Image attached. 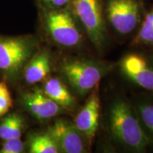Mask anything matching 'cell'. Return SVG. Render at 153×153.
Instances as JSON below:
<instances>
[{
    "label": "cell",
    "mask_w": 153,
    "mask_h": 153,
    "mask_svg": "<svg viewBox=\"0 0 153 153\" xmlns=\"http://www.w3.org/2000/svg\"><path fill=\"white\" fill-rule=\"evenodd\" d=\"M26 123L22 114L17 112L7 114L0 120V139L3 141L22 137Z\"/></svg>",
    "instance_id": "13"
},
{
    "label": "cell",
    "mask_w": 153,
    "mask_h": 153,
    "mask_svg": "<svg viewBox=\"0 0 153 153\" xmlns=\"http://www.w3.org/2000/svg\"><path fill=\"white\" fill-rule=\"evenodd\" d=\"M13 106V100L7 82H0V117L9 112Z\"/></svg>",
    "instance_id": "17"
},
{
    "label": "cell",
    "mask_w": 153,
    "mask_h": 153,
    "mask_svg": "<svg viewBox=\"0 0 153 153\" xmlns=\"http://www.w3.org/2000/svg\"><path fill=\"white\" fill-rule=\"evenodd\" d=\"M38 8L58 9L70 7L72 0H36Z\"/></svg>",
    "instance_id": "19"
},
{
    "label": "cell",
    "mask_w": 153,
    "mask_h": 153,
    "mask_svg": "<svg viewBox=\"0 0 153 153\" xmlns=\"http://www.w3.org/2000/svg\"><path fill=\"white\" fill-rule=\"evenodd\" d=\"M41 87L44 93L68 111H73L78 107L75 97L68 89L65 83L57 76H48Z\"/></svg>",
    "instance_id": "12"
},
{
    "label": "cell",
    "mask_w": 153,
    "mask_h": 153,
    "mask_svg": "<svg viewBox=\"0 0 153 153\" xmlns=\"http://www.w3.org/2000/svg\"><path fill=\"white\" fill-rule=\"evenodd\" d=\"M133 44L153 48V7L145 14Z\"/></svg>",
    "instance_id": "16"
},
{
    "label": "cell",
    "mask_w": 153,
    "mask_h": 153,
    "mask_svg": "<svg viewBox=\"0 0 153 153\" xmlns=\"http://www.w3.org/2000/svg\"><path fill=\"white\" fill-rule=\"evenodd\" d=\"M40 48L39 38L35 35L0 34V74L6 81H18L25 66Z\"/></svg>",
    "instance_id": "2"
},
{
    "label": "cell",
    "mask_w": 153,
    "mask_h": 153,
    "mask_svg": "<svg viewBox=\"0 0 153 153\" xmlns=\"http://www.w3.org/2000/svg\"><path fill=\"white\" fill-rule=\"evenodd\" d=\"M26 145L21 137H15L4 141L0 148V153H22L24 152Z\"/></svg>",
    "instance_id": "18"
},
{
    "label": "cell",
    "mask_w": 153,
    "mask_h": 153,
    "mask_svg": "<svg viewBox=\"0 0 153 153\" xmlns=\"http://www.w3.org/2000/svg\"><path fill=\"white\" fill-rule=\"evenodd\" d=\"M104 11L111 27L121 35L132 33L140 22L138 0H106Z\"/></svg>",
    "instance_id": "6"
},
{
    "label": "cell",
    "mask_w": 153,
    "mask_h": 153,
    "mask_svg": "<svg viewBox=\"0 0 153 153\" xmlns=\"http://www.w3.org/2000/svg\"><path fill=\"white\" fill-rule=\"evenodd\" d=\"M38 20L44 35L57 46L74 49L82 45L84 30L70 7L38 8Z\"/></svg>",
    "instance_id": "3"
},
{
    "label": "cell",
    "mask_w": 153,
    "mask_h": 153,
    "mask_svg": "<svg viewBox=\"0 0 153 153\" xmlns=\"http://www.w3.org/2000/svg\"><path fill=\"white\" fill-rule=\"evenodd\" d=\"M53 69V57L51 51L43 47L34 55L25 66L22 78L26 85L42 83L50 76Z\"/></svg>",
    "instance_id": "11"
},
{
    "label": "cell",
    "mask_w": 153,
    "mask_h": 153,
    "mask_svg": "<svg viewBox=\"0 0 153 153\" xmlns=\"http://www.w3.org/2000/svg\"><path fill=\"white\" fill-rule=\"evenodd\" d=\"M47 131L54 139L60 152H87V141L74 123L64 118H57L48 126Z\"/></svg>",
    "instance_id": "8"
},
{
    "label": "cell",
    "mask_w": 153,
    "mask_h": 153,
    "mask_svg": "<svg viewBox=\"0 0 153 153\" xmlns=\"http://www.w3.org/2000/svg\"><path fill=\"white\" fill-rule=\"evenodd\" d=\"M28 150L30 153H58V147L47 131L36 133L28 137Z\"/></svg>",
    "instance_id": "14"
},
{
    "label": "cell",
    "mask_w": 153,
    "mask_h": 153,
    "mask_svg": "<svg viewBox=\"0 0 153 153\" xmlns=\"http://www.w3.org/2000/svg\"><path fill=\"white\" fill-rule=\"evenodd\" d=\"M23 107L33 117L40 121L51 120L68 112L45 94L41 87H35L21 93Z\"/></svg>",
    "instance_id": "7"
},
{
    "label": "cell",
    "mask_w": 153,
    "mask_h": 153,
    "mask_svg": "<svg viewBox=\"0 0 153 153\" xmlns=\"http://www.w3.org/2000/svg\"><path fill=\"white\" fill-rule=\"evenodd\" d=\"M114 68V63L106 61L68 58L61 62L59 72L72 90L83 97L97 87Z\"/></svg>",
    "instance_id": "4"
},
{
    "label": "cell",
    "mask_w": 153,
    "mask_h": 153,
    "mask_svg": "<svg viewBox=\"0 0 153 153\" xmlns=\"http://www.w3.org/2000/svg\"><path fill=\"white\" fill-rule=\"evenodd\" d=\"M135 108L145 133L153 143V100H140L135 104Z\"/></svg>",
    "instance_id": "15"
},
{
    "label": "cell",
    "mask_w": 153,
    "mask_h": 153,
    "mask_svg": "<svg viewBox=\"0 0 153 153\" xmlns=\"http://www.w3.org/2000/svg\"><path fill=\"white\" fill-rule=\"evenodd\" d=\"M70 9L95 48L102 51L107 41L102 0H72Z\"/></svg>",
    "instance_id": "5"
},
{
    "label": "cell",
    "mask_w": 153,
    "mask_h": 153,
    "mask_svg": "<svg viewBox=\"0 0 153 153\" xmlns=\"http://www.w3.org/2000/svg\"><path fill=\"white\" fill-rule=\"evenodd\" d=\"M100 99L97 89L92 91L83 107L78 111L74 124L89 145H91L99 128Z\"/></svg>",
    "instance_id": "10"
},
{
    "label": "cell",
    "mask_w": 153,
    "mask_h": 153,
    "mask_svg": "<svg viewBox=\"0 0 153 153\" xmlns=\"http://www.w3.org/2000/svg\"><path fill=\"white\" fill-rule=\"evenodd\" d=\"M108 126L115 140L124 148L135 152H143L150 144L143 129L135 106L126 99L113 101L108 112Z\"/></svg>",
    "instance_id": "1"
},
{
    "label": "cell",
    "mask_w": 153,
    "mask_h": 153,
    "mask_svg": "<svg viewBox=\"0 0 153 153\" xmlns=\"http://www.w3.org/2000/svg\"><path fill=\"white\" fill-rule=\"evenodd\" d=\"M120 70L126 77L143 89L153 93V62L137 53H130L120 61Z\"/></svg>",
    "instance_id": "9"
}]
</instances>
